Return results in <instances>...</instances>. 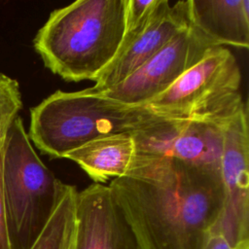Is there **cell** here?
I'll list each match as a JSON object with an SVG mask.
<instances>
[{"label":"cell","instance_id":"obj_1","mask_svg":"<svg viewBox=\"0 0 249 249\" xmlns=\"http://www.w3.org/2000/svg\"><path fill=\"white\" fill-rule=\"evenodd\" d=\"M108 186L139 249H203L224 207L221 167L135 158Z\"/></svg>","mask_w":249,"mask_h":249},{"label":"cell","instance_id":"obj_2","mask_svg":"<svg viewBox=\"0 0 249 249\" xmlns=\"http://www.w3.org/2000/svg\"><path fill=\"white\" fill-rule=\"evenodd\" d=\"M127 0H79L51 13L33 46L44 65L67 82L96 81L125 33Z\"/></svg>","mask_w":249,"mask_h":249},{"label":"cell","instance_id":"obj_3","mask_svg":"<svg viewBox=\"0 0 249 249\" xmlns=\"http://www.w3.org/2000/svg\"><path fill=\"white\" fill-rule=\"evenodd\" d=\"M156 115L145 106L128 107L106 99L89 88L56 90L30 109L28 137L45 155L63 159L98 137L131 132Z\"/></svg>","mask_w":249,"mask_h":249},{"label":"cell","instance_id":"obj_4","mask_svg":"<svg viewBox=\"0 0 249 249\" xmlns=\"http://www.w3.org/2000/svg\"><path fill=\"white\" fill-rule=\"evenodd\" d=\"M66 184L35 152L21 118L5 140L2 189L11 249H31L57 206Z\"/></svg>","mask_w":249,"mask_h":249},{"label":"cell","instance_id":"obj_5","mask_svg":"<svg viewBox=\"0 0 249 249\" xmlns=\"http://www.w3.org/2000/svg\"><path fill=\"white\" fill-rule=\"evenodd\" d=\"M241 72L227 47H214L169 89L144 106L173 120L224 124L243 106Z\"/></svg>","mask_w":249,"mask_h":249},{"label":"cell","instance_id":"obj_6","mask_svg":"<svg viewBox=\"0 0 249 249\" xmlns=\"http://www.w3.org/2000/svg\"><path fill=\"white\" fill-rule=\"evenodd\" d=\"M214 47L217 46L189 24L122 82L102 90L89 89L100 96L124 106H144L169 89Z\"/></svg>","mask_w":249,"mask_h":249},{"label":"cell","instance_id":"obj_7","mask_svg":"<svg viewBox=\"0 0 249 249\" xmlns=\"http://www.w3.org/2000/svg\"><path fill=\"white\" fill-rule=\"evenodd\" d=\"M225 124L220 125L155 116L130 132L136 146L135 158L220 168Z\"/></svg>","mask_w":249,"mask_h":249},{"label":"cell","instance_id":"obj_8","mask_svg":"<svg viewBox=\"0 0 249 249\" xmlns=\"http://www.w3.org/2000/svg\"><path fill=\"white\" fill-rule=\"evenodd\" d=\"M221 177L224 207L213 233L231 246L249 242V136L247 107L243 106L223 128Z\"/></svg>","mask_w":249,"mask_h":249},{"label":"cell","instance_id":"obj_9","mask_svg":"<svg viewBox=\"0 0 249 249\" xmlns=\"http://www.w3.org/2000/svg\"><path fill=\"white\" fill-rule=\"evenodd\" d=\"M188 25L186 0L173 4L168 0H160L144 22L125 31L115 58L90 89L102 90L122 82Z\"/></svg>","mask_w":249,"mask_h":249},{"label":"cell","instance_id":"obj_10","mask_svg":"<svg viewBox=\"0 0 249 249\" xmlns=\"http://www.w3.org/2000/svg\"><path fill=\"white\" fill-rule=\"evenodd\" d=\"M75 249H139L109 186L92 183L78 192Z\"/></svg>","mask_w":249,"mask_h":249},{"label":"cell","instance_id":"obj_11","mask_svg":"<svg viewBox=\"0 0 249 249\" xmlns=\"http://www.w3.org/2000/svg\"><path fill=\"white\" fill-rule=\"evenodd\" d=\"M189 24L217 47H249L248 0H186Z\"/></svg>","mask_w":249,"mask_h":249},{"label":"cell","instance_id":"obj_12","mask_svg":"<svg viewBox=\"0 0 249 249\" xmlns=\"http://www.w3.org/2000/svg\"><path fill=\"white\" fill-rule=\"evenodd\" d=\"M136 146L130 132H118L90 140L68 152L63 159L76 162L93 181L102 184L130 170Z\"/></svg>","mask_w":249,"mask_h":249},{"label":"cell","instance_id":"obj_13","mask_svg":"<svg viewBox=\"0 0 249 249\" xmlns=\"http://www.w3.org/2000/svg\"><path fill=\"white\" fill-rule=\"evenodd\" d=\"M77 194L75 186L66 184L57 206L31 249H70L76 231Z\"/></svg>","mask_w":249,"mask_h":249},{"label":"cell","instance_id":"obj_14","mask_svg":"<svg viewBox=\"0 0 249 249\" xmlns=\"http://www.w3.org/2000/svg\"><path fill=\"white\" fill-rule=\"evenodd\" d=\"M21 108L22 99L18 82L0 72V145L5 142Z\"/></svg>","mask_w":249,"mask_h":249},{"label":"cell","instance_id":"obj_15","mask_svg":"<svg viewBox=\"0 0 249 249\" xmlns=\"http://www.w3.org/2000/svg\"><path fill=\"white\" fill-rule=\"evenodd\" d=\"M5 142L0 145V249H11L7 231L6 212L2 189V171H3V157H4Z\"/></svg>","mask_w":249,"mask_h":249},{"label":"cell","instance_id":"obj_16","mask_svg":"<svg viewBox=\"0 0 249 249\" xmlns=\"http://www.w3.org/2000/svg\"><path fill=\"white\" fill-rule=\"evenodd\" d=\"M203 249H249V242L237 246H231L222 235L212 233Z\"/></svg>","mask_w":249,"mask_h":249},{"label":"cell","instance_id":"obj_17","mask_svg":"<svg viewBox=\"0 0 249 249\" xmlns=\"http://www.w3.org/2000/svg\"><path fill=\"white\" fill-rule=\"evenodd\" d=\"M74 240H75V236H74V239H73L72 244H71V246H70V249H75V243H74Z\"/></svg>","mask_w":249,"mask_h":249}]
</instances>
